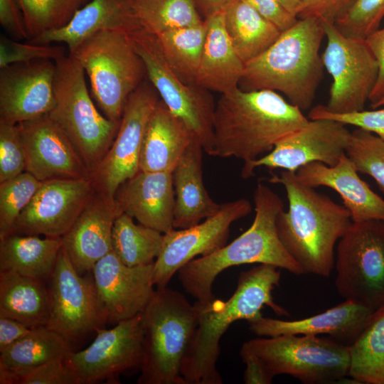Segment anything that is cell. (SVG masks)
<instances>
[{
  "label": "cell",
  "instance_id": "1",
  "mask_svg": "<svg viewBox=\"0 0 384 384\" xmlns=\"http://www.w3.org/2000/svg\"><path fill=\"white\" fill-rule=\"evenodd\" d=\"M309 121L299 108L276 91L238 87L221 94L216 102L213 156H233L247 165Z\"/></svg>",
  "mask_w": 384,
  "mask_h": 384
},
{
  "label": "cell",
  "instance_id": "2",
  "mask_svg": "<svg viewBox=\"0 0 384 384\" xmlns=\"http://www.w3.org/2000/svg\"><path fill=\"white\" fill-rule=\"evenodd\" d=\"M268 181L282 185L287 193L288 209L276 220L282 245L305 274L329 277L335 264V245L352 223L349 211L300 182L295 172L284 170Z\"/></svg>",
  "mask_w": 384,
  "mask_h": 384
},
{
  "label": "cell",
  "instance_id": "3",
  "mask_svg": "<svg viewBox=\"0 0 384 384\" xmlns=\"http://www.w3.org/2000/svg\"><path fill=\"white\" fill-rule=\"evenodd\" d=\"M280 279L281 272L277 267L260 264L240 274L237 287L227 301L215 299L206 305L194 303L198 310V324L181 368L186 384L223 383L216 367L220 341L235 321H249L262 316L261 309L265 306L277 315L289 316L273 299L272 292Z\"/></svg>",
  "mask_w": 384,
  "mask_h": 384
},
{
  "label": "cell",
  "instance_id": "4",
  "mask_svg": "<svg viewBox=\"0 0 384 384\" xmlns=\"http://www.w3.org/2000/svg\"><path fill=\"white\" fill-rule=\"evenodd\" d=\"M255 215L250 227L229 244L215 252L192 260L178 271L185 291L201 305L216 298L213 284L223 270L244 264H267L295 274H305L288 253L277 231L276 220L284 210L281 198L262 182L253 194Z\"/></svg>",
  "mask_w": 384,
  "mask_h": 384
},
{
  "label": "cell",
  "instance_id": "5",
  "mask_svg": "<svg viewBox=\"0 0 384 384\" xmlns=\"http://www.w3.org/2000/svg\"><path fill=\"white\" fill-rule=\"evenodd\" d=\"M324 31L315 18H298L265 52L245 64L238 87L282 93L302 111L311 107L324 71Z\"/></svg>",
  "mask_w": 384,
  "mask_h": 384
},
{
  "label": "cell",
  "instance_id": "6",
  "mask_svg": "<svg viewBox=\"0 0 384 384\" xmlns=\"http://www.w3.org/2000/svg\"><path fill=\"white\" fill-rule=\"evenodd\" d=\"M143 360L139 384H186L181 368L198 310L180 292L156 288L141 312Z\"/></svg>",
  "mask_w": 384,
  "mask_h": 384
},
{
  "label": "cell",
  "instance_id": "7",
  "mask_svg": "<svg viewBox=\"0 0 384 384\" xmlns=\"http://www.w3.org/2000/svg\"><path fill=\"white\" fill-rule=\"evenodd\" d=\"M54 105L48 116L70 139L90 174L110 149L120 122L101 114L88 92L85 72L70 55L56 60Z\"/></svg>",
  "mask_w": 384,
  "mask_h": 384
},
{
  "label": "cell",
  "instance_id": "8",
  "mask_svg": "<svg viewBox=\"0 0 384 384\" xmlns=\"http://www.w3.org/2000/svg\"><path fill=\"white\" fill-rule=\"evenodd\" d=\"M69 55L87 75L92 97L103 114L120 122L129 97L147 78L144 63L127 33L100 31Z\"/></svg>",
  "mask_w": 384,
  "mask_h": 384
},
{
  "label": "cell",
  "instance_id": "9",
  "mask_svg": "<svg viewBox=\"0 0 384 384\" xmlns=\"http://www.w3.org/2000/svg\"><path fill=\"white\" fill-rule=\"evenodd\" d=\"M241 352L257 356L274 377L286 374L306 384L327 383L348 374L349 346L332 338L286 334L244 342Z\"/></svg>",
  "mask_w": 384,
  "mask_h": 384
},
{
  "label": "cell",
  "instance_id": "10",
  "mask_svg": "<svg viewBox=\"0 0 384 384\" xmlns=\"http://www.w3.org/2000/svg\"><path fill=\"white\" fill-rule=\"evenodd\" d=\"M334 266L341 297L373 311L384 306V221L352 222L338 242Z\"/></svg>",
  "mask_w": 384,
  "mask_h": 384
},
{
  "label": "cell",
  "instance_id": "11",
  "mask_svg": "<svg viewBox=\"0 0 384 384\" xmlns=\"http://www.w3.org/2000/svg\"><path fill=\"white\" fill-rule=\"evenodd\" d=\"M127 34L161 100L192 132L204 152L213 156L216 103L210 91L183 82L166 62L154 34L142 28Z\"/></svg>",
  "mask_w": 384,
  "mask_h": 384
},
{
  "label": "cell",
  "instance_id": "12",
  "mask_svg": "<svg viewBox=\"0 0 384 384\" xmlns=\"http://www.w3.org/2000/svg\"><path fill=\"white\" fill-rule=\"evenodd\" d=\"M321 23L326 38L321 58L333 80L328 102L322 106L334 114L362 111L378 80V61L365 39L345 36L334 23Z\"/></svg>",
  "mask_w": 384,
  "mask_h": 384
},
{
  "label": "cell",
  "instance_id": "13",
  "mask_svg": "<svg viewBox=\"0 0 384 384\" xmlns=\"http://www.w3.org/2000/svg\"><path fill=\"white\" fill-rule=\"evenodd\" d=\"M91 272L80 274L62 247L47 282L50 317L46 326L71 346L108 322Z\"/></svg>",
  "mask_w": 384,
  "mask_h": 384
},
{
  "label": "cell",
  "instance_id": "14",
  "mask_svg": "<svg viewBox=\"0 0 384 384\" xmlns=\"http://www.w3.org/2000/svg\"><path fill=\"white\" fill-rule=\"evenodd\" d=\"M160 96L145 79L129 97L117 135L107 153L92 173L95 188L114 199L119 186L139 171L142 144L149 118Z\"/></svg>",
  "mask_w": 384,
  "mask_h": 384
},
{
  "label": "cell",
  "instance_id": "15",
  "mask_svg": "<svg viewBox=\"0 0 384 384\" xmlns=\"http://www.w3.org/2000/svg\"><path fill=\"white\" fill-rule=\"evenodd\" d=\"M251 211L248 200L237 199L223 203L218 213L203 222L164 233L162 246L154 264L156 288L167 287L173 276L198 255H208L225 245L231 224Z\"/></svg>",
  "mask_w": 384,
  "mask_h": 384
},
{
  "label": "cell",
  "instance_id": "16",
  "mask_svg": "<svg viewBox=\"0 0 384 384\" xmlns=\"http://www.w3.org/2000/svg\"><path fill=\"white\" fill-rule=\"evenodd\" d=\"M95 333L87 348L73 351L66 358L81 384L104 380L117 383L120 373L140 370L143 360L141 313L110 329H98Z\"/></svg>",
  "mask_w": 384,
  "mask_h": 384
},
{
  "label": "cell",
  "instance_id": "17",
  "mask_svg": "<svg viewBox=\"0 0 384 384\" xmlns=\"http://www.w3.org/2000/svg\"><path fill=\"white\" fill-rule=\"evenodd\" d=\"M350 135L346 125L338 121L309 119L304 127L278 142L271 151L243 166L241 176L248 178L260 166L296 172L313 161L335 166L346 154Z\"/></svg>",
  "mask_w": 384,
  "mask_h": 384
},
{
  "label": "cell",
  "instance_id": "18",
  "mask_svg": "<svg viewBox=\"0 0 384 384\" xmlns=\"http://www.w3.org/2000/svg\"><path fill=\"white\" fill-rule=\"evenodd\" d=\"M95 191L91 177L53 178L43 181L18 216L11 233L63 237Z\"/></svg>",
  "mask_w": 384,
  "mask_h": 384
},
{
  "label": "cell",
  "instance_id": "19",
  "mask_svg": "<svg viewBox=\"0 0 384 384\" xmlns=\"http://www.w3.org/2000/svg\"><path fill=\"white\" fill-rule=\"evenodd\" d=\"M17 125L25 153V171L42 182L91 177L70 139L48 114Z\"/></svg>",
  "mask_w": 384,
  "mask_h": 384
},
{
  "label": "cell",
  "instance_id": "20",
  "mask_svg": "<svg viewBox=\"0 0 384 384\" xmlns=\"http://www.w3.org/2000/svg\"><path fill=\"white\" fill-rule=\"evenodd\" d=\"M55 72L50 60L1 68L0 120L17 124L47 114L55 101Z\"/></svg>",
  "mask_w": 384,
  "mask_h": 384
},
{
  "label": "cell",
  "instance_id": "21",
  "mask_svg": "<svg viewBox=\"0 0 384 384\" xmlns=\"http://www.w3.org/2000/svg\"><path fill=\"white\" fill-rule=\"evenodd\" d=\"M154 264L129 267L113 251L95 264L92 273L108 322L117 324L144 309L155 291Z\"/></svg>",
  "mask_w": 384,
  "mask_h": 384
},
{
  "label": "cell",
  "instance_id": "22",
  "mask_svg": "<svg viewBox=\"0 0 384 384\" xmlns=\"http://www.w3.org/2000/svg\"><path fill=\"white\" fill-rule=\"evenodd\" d=\"M95 192L62 237L63 247L80 274L92 272L95 264L112 251V228L119 215L115 201L97 189Z\"/></svg>",
  "mask_w": 384,
  "mask_h": 384
},
{
  "label": "cell",
  "instance_id": "23",
  "mask_svg": "<svg viewBox=\"0 0 384 384\" xmlns=\"http://www.w3.org/2000/svg\"><path fill=\"white\" fill-rule=\"evenodd\" d=\"M375 311L345 300L312 316L282 320L262 316L247 321L249 329L259 337L280 335H328L347 346L352 344L365 328Z\"/></svg>",
  "mask_w": 384,
  "mask_h": 384
},
{
  "label": "cell",
  "instance_id": "24",
  "mask_svg": "<svg viewBox=\"0 0 384 384\" xmlns=\"http://www.w3.org/2000/svg\"><path fill=\"white\" fill-rule=\"evenodd\" d=\"M114 201L118 213L166 233L174 229L175 193L171 172L139 171L118 188Z\"/></svg>",
  "mask_w": 384,
  "mask_h": 384
},
{
  "label": "cell",
  "instance_id": "25",
  "mask_svg": "<svg viewBox=\"0 0 384 384\" xmlns=\"http://www.w3.org/2000/svg\"><path fill=\"white\" fill-rule=\"evenodd\" d=\"M295 174L304 185L312 188L325 186L336 191L349 211L352 222L384 221V199L361 178L346 154L335 166L313 161L299 168Z\"/></svg>",
  "mask_w": 384,
  "mask_h": 384
},
{
  "label": "cell",
  "instance_id": "26",
  "mask_svg": "<svg viewBox=\"0 0 384 384\" xmlns=\"http://www.w3.org/2000/svg\"><path fill=\"white\" fill-rule=\"evenodd\" d=\"M138 28L141 27L129 0H91L78 10L66 25L45 32L31 41L37 44L63 43L70 53L100 31L129 33Z\"/></svg>",
  "mask_w": 384,
  "mask_h": 384
},
{
  "label": "cell",
  "instance_id": "27",
  "mask_svg": "<svg viewBox=\"0 0 384 384\" xmlns=\"http://www.w3.org/2000/svg\"><path fill=\"white\" fill-rule=\"evenodd\" d=\"M203 151L201 144L193 139L171 172L175 193L174 229L196 225L215 215L222 206L211 198L205 188L202 168Z\"/></svg>",
  "mask_w": 384,
  "mask_h": 384
},
{
  "label": "cell",
  "instance_id": "28",
  "mask_svg": "<svg viewBox=\"0 0 384 384\" xmlns=\"http://www.w3.org/2000/svg\"><path fill=\"white\" fill-rule=\"evenodd\" d=\"M206 36L196 85L224 94L237 88L245 63L238 55L227 34L223 10L204 18Z\"/></svg>",
  "mask_w": 384,
  "mask_h": 384
},
{
  "label": "cell",
  "instance_id": "29",
  "mask_svg": "<svg viewBox=\"0 0 384 384\" xmlns=\"http://www.w3.org/2000/svg\"><path fill=\"white\" fill-rule=\"evenodd\" d=\"M195 139L188 127L160 99L146 128L139 155V171L172 172Z\"/></svg>",
  "mask_w": 384,
  "mask_h": 384
},
{
  "label": "cell",
  "instance_id": "30",
  "mask_svg": "<svg viewBox=\"0 0 384 384\" xmlns=\"http://www.w3.org/2000/svg\"><path fill=\"white\" fill-rule=\"evenodd\" d=\"M71 345L46 326L31 329L23 337L0 351V384H21L40 366L66 359Z\"/></svg>",
  "mask_w": 384,
  "mask_h": 384
},
{
  "label": "cell",
  "instance_id": "31",
  "mask_svg": "<svg viewBox=\"0 0 384 384\" xmlns=\"http://www.w3.org/2000/svg\"><path fill=\"white\" fill-rule=\"evenodd\" d=\"M62 247V237L11 233L0 239V271L48 282Z\"/></svg>",
  "mask_w": 384,
  "mask_h": 384
},
{
  "label": "cell",
  "instance_id": "32",
  "mask_svg": "<svg viewBox=\"0 0 384 384\" xmlns=\"http://www.w3.org/2000/svg\"><path fill=\"white\" fill-rule=\"evenodd\" d=\"M0 316L16 319L30 329L47 326V282L13 271H0Z\"/></svg>",
  "mask_w": 384,
  "mask_h": 384
},
{
  "label": "cell",
  "instance_id": "33",
  "mask_svg": "<svg viewBox=\"0 0 384 384\" xmlns=\"http://www.w3.org/2000/svg\"><path fill=\"white\" fill-rule=\"evenodd\" d=\"M224 24L238 55L245 64L265 52L282 31L242 0H234L223 9Z\"/></svg>",
  "mask_w": 384,
  "mask_h": 384
},
{
  "label": "cell",
  "instance_id": "34",
  "mask_svg": "<svg viewBox=\"0 0 384 384\" xmlns=\"http://www.w3.org/2000/svg\"><path fill=\"white\" fill-rule=\"evenodd\" d=\"M348 374L358 383L384 384V306L349 346Z\"/></svg>",
  "mask_w": 384,
  "mask_h": 384
},
{
  "label": "cell",
  "instance_id": "35",
  "mask_svg": "<svg viewBox=\"0 0 384 384\" xmlns=\"http://www.w3.org/2000/svg\"><path fill=\"white\" fill-rule=\"evenodd\" d=\"M166 62L185 83L196 85L206 36L205 21L154 35Z\"/></svg>",
  "mask_w": 384,
  "mask_h": 384
},
{
  "label": "cell",
  "instance_id": "36",
  "mask_svg": "<svg viewBox=\"0 0 384 384\" xmlns=\"http://www.w3.org/2000/svg\"><path fill=\"white\" fill-rule=\"evenodd\" d=\"M164 233L140 223L125 213L119 214L112 234V251L129 267L154 263L163 243Z\"/></svg>",
  "mask_w": 384,
  "mask_h": 384
},
{
  "label": "cell",
  "instance_id": "37",
  "mask_svg": "<svg viewBox=\"0 0 384 384\" xmlns=\"http://www.w3.org/2000/svg\"><path fill=\"white\" fill-rule=\"evenodd\" d=\"M129 2L141 28L154 35L198 25L204 21L193 0H129Z\"/></svg>",
  "mask_w": 384,
  "mask_h": 384
},
{
  "label": "cell",
  "instance_id": "38",
  "mask_svg": "<svg viewBox=\"0 0 384 384\" xmlns=\"http://www.w3.org/2000/svg\"><path fill=\"white\" fill-rule=\"evenodd\" d=\"M31 40L62 28L91 0H16Z\"/></svg>",
  "mask_w": 384,
  "mask_h": 384
},
{
  "label": "cell",
  "instance_id": "39",
  "mask_svg": "<svg viewBox=\"0 0 384 384\" xmlns=\"http://www.w3.org/2000/svg\"><path fill=\"white\" fill-rule=\"evenodd\" d=\"M42 183L27 171L0 182V239L11 233Z\"/></svg>",
  "mask_w": 384,
  "mask_h": 384
},
{
  "label": "cell",
  "instance_id": "40",
  "mask_svg": "<svg viewBox=\"0 0 384 384\" xmlns=\"http://www.w3.org/2000/svg\"><path fill=\"white\" fill-rule=\"evenodd\" d=\"M346 154L358 172L371 176L384 193V141L357 128L351 132Z\"/></svg>",
  "mask_w": 384,
  "mask_h": 384
},
{
  "label": "cell",
  "instance_id": "41",
  "mask_svg": "<svg viewBox=\"0 0 384 384\" xmlns=\"http://www.w3.org/2000/svg\"><path fill=\"white\" fill-rule=\"evenodd\" d=\"M383 18L384 0H357L334 24L346 36L366 39Z\"/></svg>",
  "mask_w": 384,
  "mask_h": 384
},
{
  "label": "cell",
  "instance_id": "42",
  "mask_svg": "<svg viewBox=\"0 0 384 384\" xmlns=\"http://www.w3.org/2000/svg\"><path fill=\"white\" fill-rule=\"evenodd\" d=\"M65 56V49L61 46L20 43L4 36L0 38V68L39 60L55 62Z\"/></svg>",
  "mask_w": 384,
  "mask_h": 384
},
{
  "label": "cell",
  "instance_id": "43",
  "mask_svg": "<svg viewBox=\"0 0 384 384\" xmlns=\"http://www.w3.org/2000/svg\"><path fill=\"white\" fill-rule=\"evenodd\" d=\"M25 169V153L18 125L0 120V182Z\"/></svg>",
  "mask_w": 384,
  "mask_h": 384
},
{
  "label": "cell",
  "instance_id": "44",
  "mask_svg": "<svg viewBox=\"0 0 384 384\" xmlns=\"http://www.w3.org/2000/svg\"><path fill=\"white\" fill-rule=\"evenodd\" d=\"M308 118L309 119H330L345 125H353L370 132L384 141V108L334 114L325 110L322 105H317L311 110Z\"/></svg>",
  "mask_w": 384,
  "mask_h": 384
},
{
  "label": "cell",
  "instance_id": "45",
  "mask_svg": "<svg viewBox=\"0 0 384 384\" xmlns=\"http://www.w3.org/2000/svg\"><path fill=\"white\" fill-rule=\"evenodd\" d=\"M21 384H81V381L66 359H55L29 373Z\"/></svg>",
  "mask_w": 384,
  "mask_h": 384
},
{
  "label": "cell",
  "instance_id": "46",
  "mask_svg": "<svg viewBox=\"0 0 384 384\" xmlns=\"http://www.w3.org/2000/svg\"><path fill=\"white\" fill-rule=\"evenodd\" d=\"M357 0H301L298 18L312 17L331 23L342 16Z\"/></svg>",
  "mask_w": 384,
  "mask_h": 384
},
{
  "label": "cell",
  "instance_id": "47",
  "mask_svg": "<svg viewBox=\"0 0 384 384\" xmlns=\"http://www.w3.org/2000/svg\"><path fill=\"white\" fill-rule=\"evenodd\" d=\"M276 25L282 32L294 25L298 18L292 16L279 0H242Z\"/></svg>",
  "mask_w": 384,
  "mask_h": 384
},
{
  "label": "cell",
  "instance_id": "48",
  "mask_svg": "<svg viewBox=\"0 0 384 384\" xmlns=\"http://www.w3.org/2000/svg\"><path fill=\"white\" fill-rule=\"evenodd\" d=\"M0 23L14 38H29L23 16L16 0H0Z\"/></svg>",
  "mask_w": 384,
  "mask_h": 384
},
{
  "label": "cell",
  "instance_id": "49",
  "mask_svg": "<svg viewBox=\"0 0 384 384\" xmlns=\"http://www.w3.org/2000/svg\"><path fill=\"white\" fill-rule=\"evenodd\" d=\"M365 40L375 57L379 67L378 80L369 97L372 107L384 97V27L379 28Z\"/></svg>",
  "mask_w": 384,
  "mask_h": 384
},
{
  "label": "cell",
  "instance_id": "50",
  "mask_svg": "<svg viewBox=\"0 0 384 384\" xmlns=\"http://www.w3.org/2000/svg\"><path fill=\"white\" fill-rule=\"evenodd\" d=\"M245 364L243 380L245 384H270L274 378L263 362L255 355L240 351Z\"/></svg>",
  "mask_w": 384,
  "mask_h": 384
},
{
  "label": "cell",
  "instance_id": "51",
  "mask_svg": "<svg viewBox=\"0 0 384 384\" xmlns=\"http://www.w3.org/2000/svg\"><path fill=\"white\" fill-rule=\"evenodd\" d=\"M31 329L16 319L0 316V351L26 336Z\"/></svg>",
  "mask_w": 384,
  "mask_h": 384
},
{
  "label": "cell",
  "instance_id": "52",
  "mask_svg": "<svg viewBox=\"0 0 384 384\" xmlns=\"http://www.w3.org/2000/svg\"><path fill=\"white\" fill-rule=\"evenodd\" d=\"M203 19L208 16L223 10L234 0H193Z\"/></svg>",
  "mask_w": 384,
  "mask_h": 384
},
{
  "label": "cell",
  "instance_id": "53",
  "mask_svg": "<svg viewBox=\"0 0 384 384\" xmlns=\"http://www.w3.org/2000/svg\"><path fill=\"white\" fill-rule=\"evenodd\" d=\"M283 7L292 16L297 18L301 0H279Z\"/></svg>",
  "mask_w": 384,
  "mask_h": 384
},
{
  "label": "cell",
  "instance_id": "54",
  "mask_svg": "<svg viewBox=\"0 0 384 384\" xmlns=\"http://www.w3.org/2000/svg\"><path fill=\"white\" fill-rule=\"evenodd\" d=\"M384 106V97L380 99L377 103H375L373 106L371 107L372 109H377L380 107Z\"/></svg>",
  "mask_w": 384,
  "mask_h": 384
}]
</instances>
